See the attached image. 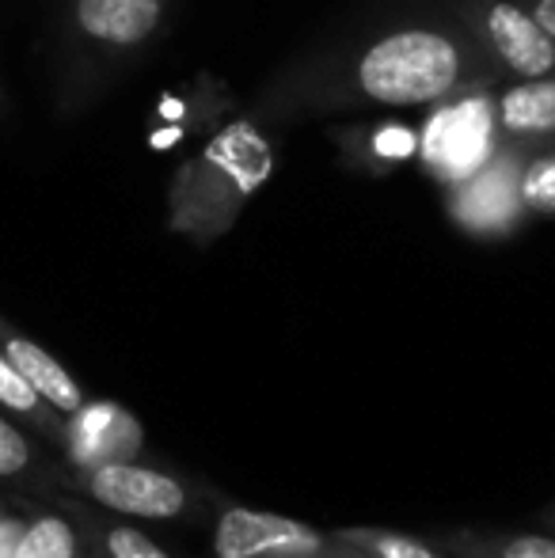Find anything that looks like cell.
Wrapping results in <instances>:
<instances>
[{
    "instance_id": "obj_1",
    "label": "cell",
    "mask_w": 555,
    "mask_h": 558,
    "mask_svg": "<svg viewBox=\"0 0 555 558\" xmlns=\"http://www.w3.org/2000/svg\"><path fill=\"white\" fill-rule=\"evenodd\" d=\"M480 84H498V73L449 12L445 23H400L373 35L327 69L319 92L335 107H434Z\"/></svg>"
},
{
    "instance_id": "obj_2",
    "label": "cell",
    "mask_w": 555,
    "mask_h": 558,
    "mask_svg": "<svg viewBox=\"0 0 555 558\" xmlns=\"http://www.w3.org/2000/svg\"><path fill=\"white\" fill-rule=\"evenodd\" d=\"M275 168V148L267 133L252 122H232L202 148L194 160L176 171L168 191V228L194 243L209 247L232 225L240 209L255 198Z\"/></svg>"
},
{
    "instance_id": "obj_3",
    "label": "cell",
    "mask_w": 555,
    "mask_h": 558,
    "mask_svg": "<svg viewBox=\"0 0 555 558\" xmlns=\"http://www.w3.org/2000/svg\"><path fill=\"white\" fill-rule=\"evenodd\" d=\"M495 88L498 84H480L442 99L415 130V160L442 191L464 183L503 148Z\"/></svg>"
},
{
    "instance_id": "obj_4",
    "label": "cell",
    "mask_w": 555,
    "mask_h": 558,
    "mask_svg": "<svg viewBox=\"0 0 555 558\" xmlns=\"http://www.w3.org/2000/svg\"><path fill=\"white\" fill-rule=\"evenodd\" d=\"M214 558H370L342 532H327L270 509L221 501L209 521Z\"/></svg>"
},
{
    "instance_id": "obj_5",
    "label": "cell",
    "mask_w": 555,
    "mask_h": 558,
    "mask_svg": "<svg viewBox=\"0 0 555 558\" xmlns=\"http://www.w3.org/2000/svg\"><path fill=\"white\" fill-rule=\"evenodd\" d=\"M449 12L475 38L498 81L555 73V38L521 0H449Z\"/></svg>"
},
{
    "instance_id": "obj_6",
    "label": "cell",
    "mask_w": 555,
    "mask_h": 558,
    "mask_svg": "<svg viewBox=\"0 0 555 558\" xmlns=\"http://www.w3.org/2000/svg\"><path fill=\"white\" fill-rule=\"evenodd\" d=\"M533 145L503 141L495 156L464 183L442 191L449 221L472 240H506L529 221L521 206V163Z\"/></svg>"
},
{
    "instance_id": "obj_7",
    "label": "cell",
    "mask_w": 555,
    "mask_h": 558,
    "mask_svg": "<svg viewBox=\"0 0 555 558\" xmlns=\"http://www.w3.org/2000/svg\"><path fill=\"white\" fill-rule=\"evenodd\" d=\"M76 486L96 506L119 517H137V521H183V517L198 513V490L186 478L137 463L134 456L88 463Z\"/></svg>"
},
{
    "instance_id": "obj_8",
    "label": "cell",
    "mask_w": 555,
    "mask_h": 558,
    "mask_svg": "<svg viewBox=\"0 0 555 558\" xmlns=\"http://www.w3.org/2000/svg\"><path fill=\"white\" fill-rule=\"evenodd\" d=\"M168 15V0H69V46L84 61H126L145 50Z\"/></svg>"
},
{
    "instance_id": "obj_9",
    "label": "cell",
    "mask_w": 555,
    "mask_h": 558,
    "mask_svg": "<svg viewBox=\"0 0 555 558\" xmlns=\"http://www.w3.org/2000/svg\"><path fill=\"white\" fill-rule=\"evenodd\" d=\"M0 353H4L15 368H20L23 380H27L31 388H35L58 414L73 418V414L84 411V403H88V399H84V388L76 384V376L69 373V368L61 365L50 350H43L35 338L15 331L8 319H0Z\"/></svg>"
},
{
    "instance_id": "obj_10",
    "label": "cell",
    "mask_w": 555,
    "mask_h": 558,
    "mask_svg": "<svg viewBox=\"0 0 555 558\" xmlns=\"http://www.w3.org/2000/svg\"><path fill=\"white\" fill-rule=\"evenodd\" d=\"M498 130L514 145L555 141V73L529 81H498Z\"/></svg>"
},
{
    "instance_id": "obj_11",
    "label": "cell",
    "mask_w": 555,
    "mask_h": 558,
    "mask_svg": "<svg viewBox=\"0 0 555 558\" xmlns=\"http://www.w3.org/2000/svg\"><path fill=\"white\" fill-rule=\"evenodd\" d=\"M76 418V456L81 463H99V460H130L141 448V426L134 414H126L122 407H88L84 403Z\"/></svg>"
},
{
    "instance_id": "obj_12",
    "label": "cell",
    "mask_w": 555,
    "mask_h": 558,
    "mask_svg": "<svg viewBox=\"0 0 555 558\" xmlns=\"http://www.w3.org/2000/svg\"><path fill=\"white\" fill-rule=\"evenodd\" d=\"M437 544L453 558H555L552 532L518 529H445Z\"/></svg>"
},
{
    "instance_id": "obj_13",
    "label": "cell",
    "mask_w": 555,
    "mask_h": 558,
    "mask_svg": "<svg viewBox=\"0 0 555 558\" xmlns=\"http://www.w3.org/2000/svg\"><path fill=\"white\" fill-rule=\"evenodd\" d=\"M0 407L12 411V414H20V418H27L31 426H38L43 434L61 437V414L53 411V407L46 403V399L38 396L27 380H23L20 368H15L4 353H0Z\"/></svg>"
},
{
    "instance_id": "obj_14",
    "label": "cell",
    "mask_w": 555,
    "mask_h": 558,
    "mask_svg": "<svg viewBox=\"0 0 555 558\" xmlns=\"http://www.w3.org/2000/svg\"><path fill=\"white\" fill-rule=\"evenodd\" d=\"M521 206L529 217H555V141L529 148L521 163Z\"/></svg>"
},
{
    "instance_id": "obj_15",
    "label": "cell",
    "mask_w": 555,
    "mask_h": 558,
    "mask_svg": "<svg viewBox=\"0 0 555 558\" xmlns=\"http://www.w3.org/2000/svg\"><path fill=\"white\" fill-rule=\"evenodd\" d=\"M339 532L370 558H453L437 539L408 536V532H393V529H339Z\"/></svg>"
},
{
    "instance_id": "obj_16",
    "label": "cell",
    "mask_w": 555,
    "mask_h": 558,
    "mask_svg": "<svg viewBox=\"0 0 555 558\" xmlns=\"http://www.w3.org/2000/svg\"><path fill=\"white\" fill-rule=\"evenodd\" d=\"M76 551H81V539L73 524L58 513H43L20 532L15 558H76Z\"/></svg>"
},
{
    "instance_id": "obj_17",
    "label": "cell",
    "mask_w": 555,
    "mask_h": 558,
    "mask_svg": "<svg viewBox=\"0 0 555 558\" xmlns=\"http://www.w3.org/2000/svg\"><path fill=\"white\" fill-rule=\"evenodd\" d=\"M362 156H373L377 168H393V163H403L415 156V130L400 122H381L377 130L362 133Z\"/></svg>"
},
{
    "instance_id": "obj_18",
    "label": "cell",
    "mask_w": 555,
    "mask_h": 558,
    "mask_svg": "<svg viewBox=\"0 0 555 558\" xmlns=\"http://www.w3.org/2000/svg\"><path fill=\"white\" fill-rule=\"evenodd\" d=\"M104 551L107 558H171L153 536H145L134 524H107Z\"/></svg>"
},
{
    "instance_id": "obj_19",
    "label": "cell",
    "mask_w": 555,
    "mask_h": 558,
    "mask_svg": "<svg viewBox=\"0 0 555 558\" xmlns=\"http://www.w3.org/2000/svg\"><path fill=\"white\" fill-rule=\"evenodd\" d=\"M31 468H35V448L0 414V478H20Z\"/></svg>"
},
{
    "instance_id": "obj_20",
    "label": "cell",
    "mask_w": 555,
    "mask_h": 558,
    "mask_svg": "<svg viewBox=\"0 0 555 558\" xmlns=\"http://www.w3.org/2000/svg\"><path fill=\"white\" fill-rule=\"evenodd\" d=\"M521 4H526L529 12H533V20L555 38V0H521Z\"/></svg>"
},
{
    "instance_id": "obj_21",
    "label": "cell",
    "mask_w": 555,
    "mask_h": 558,
    "mask_svg": "<svg viewBox=\"0 0 555 558\" xmlns=\"http://www.w3.org/2000/svg\"><path fill=\"white\" fill-rule=\"evenodd\" d=\"M20 524H0V558H15V547H20Z\"/></svg>"
},
{
    "instance_id": "obj_22",
    "label": "cell",
    "mask_w": 555,
    "mask_h": 558,
    "mask_svg": "<svg viewBox=\"0 0 555 558\" xmlns=\"http://www.w3.org/2000/svg\"><path fill=\"white\" fill-rule=\"evenodd\" d=\"M544 521H548V524H552V529H555V506L548 509V513H544Z\"/></svg>"
}]
</instances>
